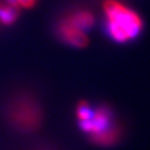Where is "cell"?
Segmentation results:
<instances>
[{
    "mask_svg": "<svg viewBox=\"0 0 150 150\" xmlns=\"http://www.w3.org/2000/svg\"><path fill=\"white\" fill-rule=\"evenodd\" d=\"M59 36L66 43L77 48H83L88 45V37L83 30L71 25L67 20H62L59 25Z\"/></svg>",
    "mask_w": 150,
    "mask_h": 150,
    "instance_id": "277c9868",
    "label": "cell"
},
{
    "mask_svg": "<svg viewBox=\"0 0 150 150\" xmlns=\"http://www.w3.org/2000/svg\"><path fill=\"white\" fill-rule=\"evenodd\" d=\"M103 10L107 17L108 32L115 41L127 42L140 33L144 26L142 19L118 0H106Z\"/></svg>",
    "mask_w": 150,
    "mask_h": 150,
    "instance_id": "6da1fadb",
    "label": "cell"
},
{
    "mask_svg": "<svg viewBox=\"0 0 150 150\" xmlns=\"http://www.w3.org/2000/svg\"><path fill=\"white\" fill-rule=\"evenodd\" d=\"M7 2H8V5L13 6V7H18V4H17V0H7ZM18 8H19V7H18Z\"/></svg>",
    "mask_w": 150,
    "mask_h": 150,
    "instance_id": "9c48e42d",
    "label": "cell"
},
{
    "mask_svg": "<svg viewBox=\"0 0 150 150\" xmlns=\"http://www.w3.org/2000/svg\"><path fill=\"white\" fill-rule=\"evenodd\" d=\"M9 117L17 128L23 131H31L40 125L41 111L32 100L22 98L13 102Z\"/></svg>",
    "mask_w": 150,
    "mask_h": 150,
    "instance_id": "7a4b0ae2",
    "label": "cell"
},
{
    "mask_svg": "<svg viewBox=\"0 0 150 150\" xmlns=\"http://www.w3.org/2000/svg\"><path fill=\"white\" fill-rule=\"evenodd\" d=\"M19 16V8L10 5L0 4V22L6 26H10Z\"/></svg>",
    "mask_w": 150,
    "mask_h": 150,
    "instance_id": "52a82bcc",
    "label": "cell"
},
{
    "mask_svg": "<svg viewBox=\"0 0 150 150\" xmlns=\"http://www.w3.org/2000/svg\"><path fill=\"white\" fill-rule=\"evenodd\" d=\"M64 20H67L71 25H74L85 31L92 27V25L95 22V17L88 10H77L68 15L64 18Z\"/></svg>",
    "mask_w": 150,
    "mask_h": 150,
    "instance_id": "5b68a950",
    "label": "cell"
},
{
    "mask_svg": "<svg viewBox=\"0 0 150 150\" xmlns=\"http://www.w3.org/2000/svg\"><path fill=\"white\" fill-rule=\"evenodd\" d=\"M111 112L108 108L99 107L95 110H91L90 117L85 121L79 122V126L85 132L92 136L111 127Z\"/></svg>",
    "mask_w": 150,
    "mask_h": 150,
    "instance_id": "3957f363",
    "label": "cell"
},
{
    "mask_svg": "<svg viewBox=\"0 0 150 150\" xmlns=\"http://www.w3.org/2000/svg\"><path fill=\"white\" fill-rule=\"evenodd\" d=\"M36 1L37 0H17V4H18L19 8L21 7L25 9H30L36 5Z\"/></svg>",
    "mask_w": 150,
    "mask_h": 150,
    "instance_id": "ba28073f",
    "label": "cell"
},
{
    "mask_svg": "<svg viewBox=\"0 0 150 150\" xmlns=\"http://www.w3.org/2000/svg\"><path fill=\"white\" fill-rule=\"evenodd\" d=\"M119 137H120V130L113 126L109 127L108 129L103 130L99 134L90 136L92 142H95L96 145L99 146H105V147L115 145L118 141Z\"/></svg>",
    "mask_w": 150,
    "mask_h": 150,
    "instance_id": "8992f818",
    "label": "cell"
}]
</instances>
